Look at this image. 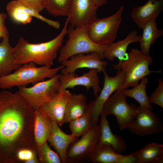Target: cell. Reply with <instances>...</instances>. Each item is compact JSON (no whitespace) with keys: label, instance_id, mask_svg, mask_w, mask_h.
I'll use <instances>...</instances> for the list:
<instances>
[{"label":"cell","instance_id":"1","mask_svg":"<svg viewBox=\"0 0 163 163\" xmlns=\"http://www.w3.org/2000/svg\"><path fill=\"white\" fill-rule=\"evenodd\" d=\"M34 112L18 92H0V163H21L17 154L23 149L36 152Z\"/></svg>","mask_w":163,"mask_h":163},{"label":"cell","instance_id":"2","mask_svg":"<svg viewBox=\"0 0 163 163\" xmlns=\"http://www.w3.org/2000/svg\"><path fill=\"white\" fill-rule=\"evenodd\" d=\"M69 24L67 18L59 34L46 42L32 43L21 37L14 47L15 63L20 65L33 63L51 67L58 51L62 46L64 38L67 34Z\"/></svg>","mask_w":163,"mask_h":163},{"label":"cell","instance_id":"3","mask_svg":"<svg viewBox=\"0 0 163 163\" xmlns=\"http://www.w3.org/2000/svg\"><path fill=\"white\" fill-rule=\"evenodd\" d=\"M64 67L61 65L52 68L45 66L38 67L33 63L24 64L9 75L0 77V88L7 89L33 85L53 77Z\"/></svg>","mask_w":163,"mask_h":163},{"label":"cell","instance_id":"4","mask_svg":"<svg viewBox=\"0 0 163 163\" xmlns=\"http://www.w3.org/2000/svg\"><path fill=\"white\" fill-rule=\"evenodd\" d=\"M153 59L136 48L132 49L125 58L118 63L113 64L116 70H122L125 74L124 82L120 89L123 90L137 85L141 80L152 72L160 73L161 71H151L149 66Z\"/></svg>","mask_w":163,"mask_h":163},{"label":"cell","instance_id":"5","mask_svg":"<svg viewBox=\"0 0 163 163\" xmlns=\"http://www.w3.org/2000/svg\"><path fill=\"white\" fill-rule=\"evenodd\" d=\"M69 25L67 34L68 39L59 50L58 59L59 63H61L78 54L96 52L103 55L109 44L101 45L93 41L88 35L87 25L76 27Z\"/></svg>","mask_w":163,"mask_h":163},{"label":"cell","instance_id":"6","mask_svg":"<svg viewBox=\"0 0 163 163\" xmlns=\"http://www.w3.org/2000/svg\"><path fill=\"white\" fill-rule=\"evenodd\" d=\"M124 7V5H122L112 15L102 18H97L87 25L88 35L93 41L98 44L106 45L115 40L123 20Z\"/></svg>","mask_w":163,"mask_h":163},{"label":"cell","instance_id":"7","mask_svg":"<svg viewBox=\"0 0 163 163\" xmlns=\"http://www.w3.org/2000/svg\"><path fill=\"white\" fill-rule=\"evenodd\" d=\"M100 137V127L97 124L81 136L80 139L69 145L66 151V163L90 161L93 154L98 145Z\"/></svg>","mask_w":163,"mask_h":163},{"label":"cell","instance_id":"8","mask_svg":"<svg viewBox=\"0 0 163 163\" xmlns=\"http://www.w3.org/2000/svg\"><path fill=\"white\" fill-rule=\"evenodd\" d=\"M126 97L122 90H117L106 101L101 112L106 116L114 115L120 130L128 128L134 120L137 111V106L129 104Z\"/></svg>","mask_w":163,"mask_h":163},{"label":"cell","instance_id":"9","mask_svg":"<svg viewBox=\"0 0 163 163\" xmlns=\"http://www.w3.org/2000/svg\"><path fill=\"white\" fill-rule=\"evenodd\" d=\"M103 73V87L96 99L88 104L86 110L90 118L93 126L97 124L104 104L114 91L120 88L125 77V73L122 70H118L116 75L113 77L109 76L106 71Z\"/></svg>","mask_w":163,"mask_h":163},{"label":"cell","instance_id":"10","mask_svg":"<svg viewBox=\"0 0 163 163\" xmlns=\"http://www.w3.org/2000/svg\"><path fill=\"white\" fill-rule=\"evenodd\" d=\"M60 84L57 74L46 80L38 82L31 87H18V92L35 110L58 92Z\"/></svg>","mask_w":163,"mask_h":163},{"label":"cell","instance_id":"11","mask_svg":"<svg viewBox=\"0 0 163 163\" xmlns=\"http://www.w3.org/2000/svg\"><path fill=\"white\" fill-rule=\"evenodd\" d=\"M152 110L140 106L137 107L134 120L127 128L132 134L144 136L163 131L162 121Z\"/></svg>","mask_w":163,"mask_h":163},{"label":"cell","instance_id":"12","mask_svg":"<svg viewBox=\"0 0 163 163\" xmlns=\"http://www.w3.org/2000/svg\"><path fill=\"white\" fill-rule=\"evenodd\" d=\"M103 58V54L96 52L73 55L61 63L64 67L60 70L61 74L75 72L77 70L83 68L96 69L99 72H103L106 71L108 65Z\"/></svg>","mask_w":163,"mask_h":163},{"label":"cell","instance_id":"13","mask_svg":"<svg viewBox=\"0 0 163 163\" xmlns=\"http://www.w3.org/2000/svg\"><path fill=\"white\" fill-rule=\"evenodd\" d=\"M98 72L97 69H91L80 76L77 75L75 72L58 74L60 82L58 91L68 88L73 89L76 86L81 85L85 87L87 91L92 88L94 95L96 97L101 90Z\"/></svg>","mask_w":163,"mask_h":163},{"label":"cell","instance_id":"14","mask_svg":"<svg viewBox=\"0 0 163 163\" xmlns=\"http://www.w3.org/2000/svg\"><path fill=\"white\" fill-rule=\"evenodd\" d=\"M72 95L67 89L58 91L38 109L61 127L64 123L66 108Z\"/></svg>","mask_w":163,"mask_h":163},{"label":"cell","instance_id":"15","mask_svg":"<svg viewBox=\"0 0 163 163\" xmlns=\"http://www.w3.org/2000/svg\"><path fill=\"white\" fill-rule=\"evenodd\" d=\"M97 8L92 0H72L67 17L74 27L88 25L97 18Z\"/></svg>","mask_w":163,"mask_h":163},{"label":"cell","instance_id":"16","mask_svg":"<svg viewBox=\"0 0 163 163\" xmlns=\"http://www.w3.org/2000/svg\"><path fill=\"white\" fill-rule=\"evenodd\" d=\"M6 9L10 18L18 23L27 24L31 22L34 17L56 29H59L60 26L59 22L45 18L17 0L9 2L6 5Z\"/></svg>","mask_w":163,"mask_h":163},{"label":"cell","instance_id":"17","mask_svg":"<svg viewBox=\"0 0 163 163\" xmlns=\"http://www.w3.org/2000/svg\"><path fill=\"white\" fill-rule=\"evenodd\" d=\"M163 8V0H148L144 5L134 8L131 17L138 27L142 29L148 21L157 19Z\"/></svg>","mask_w":163,"mask_h":163},{"label":"cell","instance_id":"18","mask_svg":"<svg viewBox=\"0 0 163 163\" xmlns=\"http://www.w3.org/2000/svg\"><path fill=\"white\" fill-rule=\"evenodd\" d=\"M90 161L95 163H136L133 152L127 155L119 153L107 145H98L93 153Z\"/></svg>","mask_w":163,"mask_h":163},{"label":"cell","instance_id":"19","mask_svg":"<svg viewBox=\"0 0 163 163\" xmlns=\"http://www.w3.org/2000/svg\"><path fill=\"white\" fill-rule=\"evenodd\" d=\"M59 126L52 121L51 133L47 141L60 156L62 163H66V153L67 148L72 142L78 139V138L72 134L64 133Z\"/></svg>","mask_w":163,"mask_h":163},{"label":"cell","instance_id":"20","mask_svg":"<svg viewBox=\"0 0 163 163\" xmlns=\"http://www.w3.org/2000/svg\"><path fill=\"white\" fill-rule=\"evenodd\" d=\"M100 116V137L98 145H107L117 152L122 154L127 148L125 141L120 136L113 133L107 119V116L102 113Z\"/></svg>","mask_w":163,"mask_h":163},{"label":"cell","instance_id":"21","mask_svg":"<svg viewBox=\"0 0 163 163\" xmlns=\"http://www.w3.org/2000/svg\"><path fill=\"white\" fill-rule=\"evenodd\" d=\"M141 37L136 30L131 31L122 40L109 44L103 53L104 58L110 61H113L116 58L118 59L119 62L123 60L127 54L128 46L131 43L139 42Z\"/></svg>","mask_w":163,"mask_h":163},{"label":"cell","instance_id":"22","mask_svg":"<svg viewBox=\"0 0 163 163\" xmlns=\"http://www.w3.org/2000/svg\"><path fill=\"white\" fill-rule=\"evenodd\" d=\"M52 121L39 109L34 110L33 132L37 147L47 142L51 133Z\"/></svg>","mask_w":163,"mask_h":163},{"label":"cell","instance_id":"23","mask_svg":"<svg viewBox=\"0 0 163 163\" xmlns=\"http://www.w3.org/2000/svg\"><path fill=\"white\" fill-rule=\"evenodd\" d=\"M9 38H2L0 43V77L9 75L21 66L15 63L14 47L10 45Z\"/></svg>","mask_w":163,"mask_h":163},{"label":"cell","instance_id":"24","mask_svg":"<svg viewBox=\"0 0 163 163\" xmlns=\"http://www.w3.org/2000/svg\"><path fill=\"white\" fill-rule=\"evenodd\" d=\"M136 163H163V145L153 142L139 150L133 152Z\"/></svg>","mask_w":163,"mask_h":163},{"label":"cell","instance_id":"25","mask_svg":"<svg viewBox=\"0 0 163 163\" xmlns=\"http://www.w3.org/2000/svg\"><path fill=\"white\" fill-rule=\"evenodd\" d=\"M156 20L152 19L144 25L142 28V34L139 42L140 50L147 56H149L151 46L163 35L162 30L159 29L157 27Z\"/></svg>","mask_w":163,"mask_h":163},{"label":"cell","instance_id":"26","mask_svg":"<svg viewBox=\"0 0 163 163\" xmlns=\"http://www.w3.org/2000/svg\"><path fill=\"white\" fill-rule=\"evenodd\" d=\"M88 104L87 98L83 94H72L65 109L64 121L69 123L85 112Z\"/></svg>","mask_w":163,"mask_h":163},{"label":"cell","instance_id":"27","mask_svg":"<svg viewBox=\"0 0 163 163\" xmlns=\"http://www.w3.org/2000/svg\"><path fill=\"white\" fill-rule=\"evenodd\" d=\"M148 82L147 78L145 77L141 80L139 83L133 88H126L122 90L126 97L134 99L138 102L140 106L152 110L153 107L149 101L146 91V85Z\"/></svg>","mask_w":163,"mask_h":163},{"label":"cell","instance_id":"28","mask_svg":"<svg viewBox=\"0 0 163 163\" xmlns=\"http://www.w3.org/2000/svg\"><path fill=\"white\" fill-rule=\"evenodd\" d=\"M72 0H46L45 8L54 17L69 16Z\"/></svg>","mask_w":163,"mask_h":163},{"label":"cell","instance_id":"29","mask_svg":"<svg viewBox=\"0 0 163 163\" xmlns=\"http://www.w3.org/2000/svg\"><path fill=\"white\" fill-rule=\"evenodd\" d=\"M69 123L71 134L78 138L85 134L93 126L90 118L86 112Z\"/></svg>","mask_w":163,"mask_h":163},{"label":"cell","instance_id":"30","mask_svg":"<svg viewBox=\"0 0 163 163\" xmlns=\"http://www.w3.org/2000/svg\"><path fill=\"white\" fill-rule=\"evenodd\" d=\"M36 154L39 163H62L58 154L51 149L47 142L37 147Z\"/></svg>","mask_w":163,"mask_h":163},{"label":"cell","instance_id":"31","mask_svg":"<svg viewBox=\"0 0 163 163\" xmlns=\"http://www.w3.org/2000/svg\"><path fill=\"white\" fill-rule=\"evenodd\" d=\"M158 85L155 91L149 97L151 104L153 103L163 108V82L160 78L158 79Z\"/></svg>","mask_w":163,"mask_h":163},{"label":"cell","instance_id":"32","mask_svg":"<svg viewBox=\"0 0 163 163\" xmlns=\"http://www.w3.org/2000/svg\"><path fill=\"white\" fill-rule=\"evenodd\" d=\"M17 0L40 13L45 8L46 0Z\"/></svg>","mask_w":163,"mask_h":163},{"label":"cell","instance_id":"33","mask_svg":"<svg viewBox=\"0 0 163 163\" xmlns=\"http://www.w3.org/2000/svg\"><path fill=\"white\" fill-rule=\"evenodd\" d=\"M37 155L36 152L27 149L20 150L17 154L18 158L21 163H24L25 161Z\"/></svg>","mask_w":163,"mask_h":163},{"label":"cell","instance_id":"34","mask_svg":"<svg viewBox=\"0 0 163 163\" xmlns=\"http://www.w3.org/2000/svg\"><path fill=\"white\" fill-rule=\"evenodd\" d=\"M7 37H9V34L6 27H2L0 26V39Z\"/></svg>","mask_w":163,"mask_h":163},{"label":"cell","instance_id":"35","mask_svg":"<svg viewBox=\"0 0 163 163\" xmlns=\"http://www.w3.org/2000/svg\"><path fill=\"white\" fill-rule=\"evenodd\" d=\"M97 8H98L107 3L108 0H92Z\"/></svg>","mask_w":163,"mask_h":163},{"label":"cell","instance_id":"36","mask_svg":"<svg viewBox=\"0 0 163 163\" xmlns=\"http://www.w3.org/2000/svg\"><path fill=\"white\" fill-rule=\"evenodd\" d=\"M7 14L3 13H0V26L5 27V21L7 18Z\"/></svg>","mask_w":163,"mask_h":163},{"label":"cell","instance_id":"37","mask_svg":"<svg viewBox=\"0 0 163 163\" xmlns=\"http://www.w3.org/2000/svg\"><path fill=\"white\" fill-rule=\"evenodd\" d=\"M24 163H39L37 156H35L33 158L25 161Z\"/></svg>","mask_w":163,"mask_h":163}]
</instances>
